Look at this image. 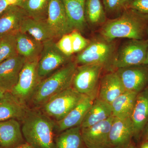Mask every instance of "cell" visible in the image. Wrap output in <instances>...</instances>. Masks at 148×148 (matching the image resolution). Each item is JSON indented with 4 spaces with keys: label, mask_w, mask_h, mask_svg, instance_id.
<instances>
[{
    "label": "cell",
    "mask_w": 148,
    "mask_h": 148,
    "mask_svg": "<svg viewBox=\"0 0 148 148\" xmlns=\"http://www.w3.org/2000/svg\"><path fill=\"white\" fill-rule=\"evenodd\" d=\"M77 65L71 61L41 81L29 104L40 108L50 98L72 86Z\"/></svg>",
    "instance_id": "cell-3"
},
{
    "label": "cell",
    "mask_w": 148,
    "mask_h": 148,
    "mask_svg": "<svg viewBox=\"0 0 148 148\" xmlns=\"http://www.w3.org/2000/svg\"><path fill=\"white\" fill-rule=\"evenodd\" d=\"M19 121L10 119L0 121V147L15 148L25 143Z\"/></svg>",
    "instance_id": "cell-17"
},
{
    "label": "cell",
    "mask_w": 148,
    "mask_h": 148,
    "mask_svg": "<svg viewBox=\"0 0 148 148\" xmlns=\"http://www.w3.org/2000/svg\"><path fill=\"white\" fill-rule=\"evenodd\" d=\"M134 137V130L130 118L121 119L114 117L111 125L109 141L111 147L126 148Z\"/></svg>",
    "instance_id": "cell-14"
},
{
    "label": "cell",
    "mask_w": 148,
    "mask_h": 148,
    "mask_svg": "<svg viewBox=\"0 0 148 148\" xmlns=\"http://www.w3.org/2000/svg\"><path fill=\"white\" fill-rule=\"evenodd\" d=\"M84 95L71 86L51 97L40 109L46 115L58 121L77 105Z\"/></svg>",
    "instance_id": "cell-5"
},
{
    "label": "cell",
    "mask_w": 148,
    "mask_h": 148,
    "mask_svg": "<svg viewBox=\"0 0 148 148\" xmlns=\"http://www.w3.org/2000/svg\"><path fill=\"white\" fill-rule=\"evenodd\" d=\"M26 60L19 54L0 63V88L10 92L18 82Z\"/></svg>",
    "instance_id": "cell-13"
},
{
    "label": "cell",
    "mask_w": 148,
    "mask_h": 148,
    "mask_svg": "<svg viewBox=\"0 0 148 148\" xmlns=\"http://www.w3.org/2000/svg\"><path fill=\"white\" fill-rule=\"evenodd\" d=\"M103 66L98 64L77 66L74 74L72 87L83 95L95 99Z\"/></svg>",
    "instance_id": "cell-8"
},
{
    "label": "cell",
    "mask_w": 148,
    "mask_h": 148,
    "mask_svg": "<svg viewBox=\"0 0 148 148\" xmlns=\"http://www.w3.org/2000/svg\"><path fill=\"white\" fill-rule=\"evenodd\" d=\"M29 109L10 92H5L0 99V121L10 119L21 121Z\"/></svg>",
    "instance_id": "cell-21"
},
{
    "label": "cell",
    "mask_w": 148,
    "mask_h": 148,
    "mask_svg": "<svg viewBox=\"0 0 148 148\" xmlns=\"http://www.w3.org/2000/svg\"><path fill=\"white\" fill-rule=\"evenodd\" d=\"M148 48V40L129 39L117 49L112 69L144 64Z\"/></svg>",
    "instance_id": "cell-7"
},
{
    "label": "cell",
    "mask_w": 148,
    "mask_h": 148,
    "mask_svg": "<svg viewBox=\"0 0 148 148\" xmlns=\"http://www.w3.org/2000/svg\"><path fill=\"white\" fill-rule=\"evenodd\" d=\"M126 148H137V147H135L133 144H132V143H131Z\"/></svg>",
    "instance_id": "cell-40"
},
{
    "label": "cell",
    "mask_w": 148,
    "mask_h": 148,
    "mask_svg": "<svg viewBox=\"0 0 148 148\" xmlns=\"http://www.w3.org/2000/svg\"><path fill=\"white\" fill-rule=\"evenodd\" d=\"M113 116L90 127L81 128L84 144L88 148L111 147L109 133L113 121Z\"/></svg>",
    "instance_id": "cell-11"
},
{
    "label": "cell",
    "mask_w": 148,
    "mask_h": 148,
    "mask_svg": "<svg viewBox=\"0 0 148 148\" xmlns=\"http://www.w3.org/2000/svg\"><path fill=\"white\" fill-rule=\"evenodd\" d=\"M130 118L134 130V137L139 140L148 121V87L137 95Z\"/></svg>",
    "instance_id": "cell-16"
},
{
    "label": "cell",
    "mask_w": 148,
    "mask_h": 148,
    "mask_svg": "<svg viewBox=\"0 0 148 148\" xmlns=\"http://www.w3.org/2000/svg\"><path fill=\"white\" fill-rule=\"evenodd\" d=\"M114 40H109L101 36L90 40L85 49L77 53L75 58L77 65L98 64L110 72L113 71L112 64L116 51Z\"/></svg>",
    "instance_id": "cell-4"
},
{
    "label": "cell",
    "mask_w": 148,
    "mask_h": 148,
    "mask_svg": "<svg viewBox=\"0 0 148 148\" xmlns=\"http://www.w3.org/2000/svg\"><path fill=\"white\" fill-rule=\"evenodd\" d=\"M94 100L89 96L84 95L77 105L64 118L56 122V130L60 133L69 128L80 126Z\"/></svg>",
    "instance_id": "cell-15"
},
{
    "label": "cell",
    "mask_w": 148,
    "mask_h": 148,
    "mask_svg": "<svg viewBox=\"0 0 148 148\" xmlns=\"http://www.w3.org/2000/svg\"><path fill=\"white\" fill-rule=\"evenodd\" d=\"M16 34H8L0 36V63L18 55Z\"/></svg>",
    "instance_id": "cell-29"
},
{
    "label": "cell",
    "mask_w": 148,
    "mask_h": 148,
    "mask_svg": "<svg viewBox=\"0 0 148 148\" xmlns=\"http://www.w3.org/2000/svg\"><path fill=\"white\" fill-rule=\"evenodd\" d=\"M85 18L86 24L95 28L102 26L107 21V15L101 0H86Z\"/></svg>",
    "instance_id": "cell-26"
},
{
    "label": "cell",
    "mask_w": 148,
    "mask_h": 148,
    "mask_svg": "<svg viewBox=\"0 0 148 148\" xmlns=\"http://www.w3.org/2000/svg\"><path fill=\"white\" fill-rule=\"evenodd\" d=\"M19 32L28 34L42 43L56 38L47 19L37 20L27 16L23 20Z\"/></svg>",
    "instance_id": "cell-20"
},
{
    "label": "cell",
    "mask_w": 148,
    "mask_h": 148,
    "mask_svg": "<svg viewBox=\"0 0 148 148\" xmlns=\"http://www.w3.org/2000/svg\"><path fill=\"white\" fill-rule=\"evenodd\" d=\"M100 82L98 98L110 104L126 90L115 71L104 75Z\"/></svg>",
    "instance_id": "cell-18"
},
{
    "label": "cell",
    "mask_w": 148,
    "mask_h": 148,
    "mask_svg": "<svg viewBox=\"0 0 148 148\" xmlns=\"http://www.w3.org/2000/svg\"><path fill=\"white\" fill-rule=\"evenodd\" d=\"M112 116L111 105L96 98L88 110L81 124V128L90 127Z\"/></svg>",
    "instance_id": "cell-23"
},
{
    "label": "cell",
    "mask_w": 148,
    "mask_h": 148,
    "mask_svg": "<svg viewBox=\"0 0 148 148\" xmlns=\"http://www.w3.org/2000/svg\"><path fill=\"white\" fill-rule=\"evenodd\" d=\"M26 1V0H22V1H21V3H22V2L24 1Z\"/></svg>",
    "instance_id": "cell-42"
},
{
    "label": "cell",
    "mask_w": 148,
    "mask_h": 148,
    "mask_svg": "<svg viewBox=\"0 0 148 148\" xmlns=\"http://www.w3.org/2000/svg\"><path fill=\"white\" fill-rule=\"evenodd\" d=\"M10 6L9 0H0V14Z\"/></svg>",
    "instance_id": "cell-34"
},
{
    "label": "cell",
    "mask_w": 148,
    "mask_h": 148,
    "mask_svg": "<svg viewBox=\"0 0 148 148\" xmlns=\"http://www.w3.org/2000/svg\"><path fill=\"white\" fill-rule=\"evenodd\" d=\"M74 53H79L89 44L90 40L83 36L80 32L75 30L71 33Z\"/></svg>",
    "instance_id": "cell-31"
},
{
    "label": "cell",
    "mask_w": 148,
    "mask_h": 148,
    "mask_svg": "<svg viewBox=\"0 0 148 148\" xmlns=\"http://www.w3.org/2000/svg\"><path fill=\"white\" fill-rule=\"evenodd\" d=\"M141 138H142L143 142L148 141V121L144 127L141 134Z\"/></svg>",
    "instance_id": "cell-35"
},
{
    "label": "cell",
    "mask_w": 148,
    "mask_h": 148,
    "mask_svg": "<svg viewBox=\"0 0 148 148\" xmlns=\"http://www.w3.org/2000/svg\"><path fill=\"white\" fill-rule=\"evenodd\" d=\"M88 148L86 147V148Z\"/></svg>",
    "instance_id": "cell-44"
},
{
    "label": "cell",
    "mask_w": 148,
    "mask_h": 148,
    "mask_svg": "<svg viewBox=\"0 0 148 148\" xmlns=\"http://www.w3.org/2000/svg\"><path fill=\"white\" fill-rule=\"evenodd\" d=\"M80 126L66 130L55 138V148H82L83 144Z\"/></svg>",
    "instance_id": "cell-27"
},
{
    "label": "cell",
    "mask_w": 148,
    "mask_h": 148,
    "mask_svg": "<svg viewBox=\"0 0 148 148\" xmlns=\"http://www.w3.org/2000/svg\"><path fill=\"white\" fill-rule=\"evenodd\" d=\"M47 21L56 38H60L75 30L67 15L62 0H50Z\"/></svg>",
    "instance_id": "cell-12"
},
{
    "label": "cell",
    "mask_w": 148,
    "mask_h": 148,
    "mask_svg": "<svg viewBox=\"0 0 148 148\" xmlns=\"http://www.w3.org/2000/svg\"><path fill=\"white\" fill-rule=\"evenodd\" d=\"M50 0H26L20 6L30 18L37 20H46Z\"/></svg>",
    "instance_id": "cell-28"
},
{
    "label": "cell",
    "mask_w": 148,
    "mask_h": 148,
    "mask_svg": "<svg viewBox=\"0 0 148 148\" xmlns=\"http://www.w3.org/2000/svg\"><path fill=\"white\" fill-rule=\"evenodd\" d=\"M144 64L148 65V48L147 54H146L145 60V62H144Z\"/></svg>",
    "instance_id": "cell-38"
},
{
    "label": "cell",
    "mask_w": 148,
    "mask_h": 148,
    "mask_svg": "<svg viewBox=\"0 0 148 148\" xmlns=\"http://www.w3.org/2000/svg\"><path fill=\"white\" fill-rule=\"evenodd\" d=\"M5 92H4V91H3L2 90H1V89L0 88V99H1L3 96H4V95L5 93Z\"/></svg>",
    "instance_id": "cell-39"
},
{
    "label": "cell",
    "mask_w": 148,
    "mask_h": 148,
    "mask_svg": "<svg viewBox=\"0 0 148 148\" xmlns=\"http://www.w3.org/2000/svg\"><path fill=\"white\" fill-rule=\"evenodd\" d=\"M138 94L125 90L116 98L110 104L113 116L121 119L130 118Z\"/></svg>",
    "instance_id": "cell-25"
},
{
    "label": "cell",
    "mask_w": 148,
    "mask_h": 148,
    "mask_svg": "<svg viewBox=\"0 0 148 148\" xmlns=\"http://www.w3.org/2000/svg\"><path fill=\"white\" fill-rule=\"evenodd\" d=\"M27 16L21 7H9L0 14V36L19 32L23 20Z\"/></svg>",
    "instance_id": "cell-19"
},
{
    "label": "cell",
    "mask_w": 148,
    "mask_h": 148,
    "mask_svg": "<svg viewBox=\"0 0 148 148\" xmlns=\"http://www.w3.org/2000/svg\"><path fill=\"white\" fill-rule=\"evenodd\" d=\"M24 140L33 148H55L56 122L36 109H29L21 120Z\"/></svg>",
    "instance_id": "cell-2"
},
{
    "label": "cell",
    "mask_w": 148,
    "mask_h": 148,
    "mask_svg": "<svg viewBox=\"0 0 148 148\" xmlns=\"http://www.w3.org/2000/svg\"><path fill=\"white\" fill-rule=\"evenodd\" d=\"M108 148H120L119 147H109Z\"/></svg>",
    "instance_id": "cell-41"
},
{
    "label": "cell",
    "mask_w": 148,
    "mask_h": 148,
    "mask_svg": "<svg viewBox=\"0 0 148 148\" xmlns=\"http://www.w3.org/2000/svg\"><path fill=\"white\" fill-rule=\"evenodd\" d=\"M147 37H148V31L147 32Z\"/></svg>",
    "instance_id": "cell-43"
},
{
    "label": "cell",
    "mask_w": 148,
    "mask_h": 148,
    "mask_svg": "<svg viewBox=\"0 0 148 148\" xmlns=\"http://www.w3.org/2000/svg\"><path fill=\"white\" fill-rule=\"evenodd\" d=\"M62 53L56 46L54 40L43 43V47L38 65L39 77L42 80L50 75L59 68L72 61Z\"/></svg>",
    "instance_id": "cell-9"
},
{
    "label": "cell",
    "mask_w": 148,
    "mask_h": 148,
    "mask_svg": "<svg viewBox=\"0 0 148 148\" xmlns=\"http://www.w3.org/2000/svg\"><path fill=\"white\" fill-rule=\"evenodd\" d=\"M128 8L148 16V0H132Z\"/></svg>",
    "instance_id": "cell-33"
},
{
    "label": "cell",
    "mask_w": 148,
    "mask_h": 148,
    "mask_svg": "<svg viewBox=\"0 0 148 148\" xmlns=\"http://www.w3.org/2000/svg\"><path fill=\"white\" fill-rule=\"evenodd\" d=\"M39 59L26 60L18 82L10 92L20 103L27 106L42 80L38 72Z\"/></svg>",
    "instance_id": "cell-6"
},
{
    "label": "cell",
    "mask_w": 148,
    "mask_h": 148,
    "mask_svg": "<svg viewBox=\"0 0 148 148\" xmlns=\"http://www.w3.org/2000/svg\"><path fill=\"white\" fill-rule=\"evenodd\" d=\"M140 148H148V141L143 142L140 146Z\"/></svg>",
    "instance_id": "cell-37"
},
{
    "label": "cell",
    "mask_w": 148,
    "mask_h": 148,
    "mask_svg": "<svg viewBox=\"0 0 148 148\" xmlns=\"http://www.w3.org/2000/svg\"><path fill=\"white\" fill-rule=\"evenodd\" d=\"M148 31V16L127 8L118 17L106 21L100 34L109 40L118 38L143 40L147 36Z\"/></svg>",
    "instance_id": "cell-1"
},
{
    "label": "cell",
    "mask_w": 148,
    "mask_h": 148,
    "mask_svg": "<svg viewBox=\"0 0 148 148\" xmlns=\"http://www.w3.org/2000/svg\"><path fill=\"white\" fill-rule=\"evenodd\" d=\"M0 148H1V147H0Z\"/></svg>",
    "instance_id": "cell-45"
},
{
    "label": "cell",
    "mask_w": 148,
    "mask_h": 148,
    "mask_svg": "<svg viewBox=\"0 0 148 148\" xmlns=\"http://www.w3.org/2000/svg\"><path fill=\"white\" fill-rule=\"evenodd\" d=\"M56 45L62 53L69 57H72L74 51L71 33L62 36Z\"/></svg>",
    "instance_id": "cell-32"
},
{
    "label": "cell",
    "mask_w": 148,
    "mask_h": 148,
    "mask_svg": "<svg viewBox=\"0 0 148 148\" xmlns=\"http://www.w3.org/2000/svg\"><path fill=\"white\" fill-rule=\"evenodd\" d=\"M15 148H33L32 146L30 145L28 143L25 142L20 145L18 146Z\"/></svg>",
    "instance_id": "cell-36"
},
{
    "label": "cell",
    "mask_w": 148,
    "mask_h": 148,
    "mask_svg": "<svg viewBox=\"0 0 148 148\" xmlns=\"http://www.w3.org/2000/svg\"><path fill=\"white\" fill-rule=\"evenodd\" d=\"M16 49L19 55L26 60H34L40 58L43 43L38 41L25 33L18 32L16 35Z\"/></svg>",
    "instance_id": "cell-22"
},
{
    "label": "cell",
    "mask_w": 148,
    "mask_h": 148,
    "mask_svg": "<svg viewBox=\"0 0 148 148\" xmlns=\"http://www.w3.org/2000/svg\"><path fill=\"white\" fill-rule=\"evenodd\" d=\"M132 0H102L106 14H115L122 13L128 8Z\"/></svg>",
    "instance_id": "cell-30"
},
{
    "label": "cell",
    "mask_w": 148,
    "mask_h": 148,
    "mask_svg": "<svg viewBox=\"0 0 148 148\" xmlns=\"http://www.w3.org/2000/svg\"><path fill=\"white\" fill-rule=\"evenodd\" d=\"M69 20L75 30L82 32L86 27L85 5L86 0H62Z\"/></svg>",
    "instance_id": "cell-24"
},
{
    "label": "cell",
    "mask_w": 148,
    "mask_h": 148,
    "mask_svg": "<svg viewBox=\"0 0 148 148\" xmlns=\"http://www.w3.org/2000/svg\"><path fill=\"white\" fill-rule=\"evenodd\" d=\"M125 90L139 93L148 87V65H136L116 69Z\"/></svg>",
    "instance_id": "cell-10"
}]
</instances>
